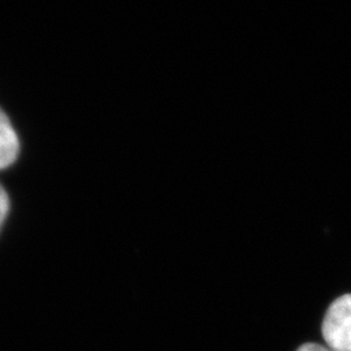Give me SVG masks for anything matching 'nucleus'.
<instances>
[{"instance_id":"1","label":"nucleus","mask_w":351,"mask_h":351,"mask_svg":"<svg viewBox=\"0 0 351 351\" xmlns=\"http://www.w3.org/2000/svg\"><path fill=\"white\" fill-rule=\"evenodd\" d=\"M322 329L332 350L351 351V294H345L330 304Z\"/></svg>"},{"instance_id":"2","label":"nucleus","mask_w":351,"mask_h":351,"mask_svg":"<svg viewBox=\"0 0 351 351\" xmlns=\"http://www.w3.org/2000/svg\"><path fill=\"white\" fill-rule=\"evenodd\" d=\"M19 138L7 114L0 110V169L14 163L19 154Z\"/></svg>"},{"instance_id":"3","label":"nucleus","mask_w":351,"mask_h":351,"mask_svg":"<svg viewBox=\"0 0 351 351\" xmlns=\"http://www.w3.org/2000/svg\"><path fill=\"white\" fill-rule=\"evenodd\" d=\"M8 213H10V198L7 191L0 185V228L3 226Z\"/></svg>"},{"instance_id":"4","label":"nucleus","mask_w":351,"mask_h":351,"mask_svg":"<svg viewBox=\"0 0 351 351\" xmlns=\"http://www.w3.org/2000/svg\"><path fill=\"white\" fill-rule=\"evenodd\" d=\"M297 351H328L326 348L317 345V343H304Z\"/></svg>"}]
</instances>
